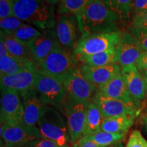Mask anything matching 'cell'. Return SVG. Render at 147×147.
I'll use <instances>...</instances> for the list:
<instances>
[{
  "mask_svg": "<svg viewBox=\"0 0 147 147\" xmlns=\"http://www.w3.org/2000/svg\"><path fill=\"white\" fill-rule=\"evenodd\" d=\"M76 18L82 36L119 32L117 25L119 16L103 0H95Z\"/></svg>",
  "mask_w": 147,
  "mask_h": 147,
  "instance_id": "1",
  "label": "cell"
},
{
  "mask_svg": "<svg viewBox=\"0 0 147 147\" xmlns=\"http://www.w3.org/2000/svg\"><path fill=\"white\" fill-rule=\"evenodd\" d=\"M14 16L42 30L53 29L56 25L54 6L42 0H16Z\"/></svg>",
  "mask_w": 147,
  "mask_h": 147,
  "instance_id": "2",
  "label": "cell"
},
{
  "mask_svg": "<svg viewBox=\"0 0 147 147\" xmlns=\"http://www.w3.org/2000/svg\"><path fill=\"white\" fill-rule=\"evenodd\" d=\"M37 126L42 138L52 140L61 147L69 146L68 144L71 143L67 121L56 108L49 106Z\"/></svg>",
  "mask_w": 147,
  "mask_h": 147,
  "instance_id": "3",
  "label": "cell"
},
{
  "mask_svg": "<svg viewBox=\"0 0 147 147\" xmlns=\"http://www.w3.org/2000/svg\"><path fill=\"white\" fill-rule=\"evenodd\" d=\"M37 73L35 89L41 100L46 105L56 108L63 114L64 104L67 99L63 82L40 68H38Z\"/></svg>",
  "mask_w": 147,
  "mask_h": 147,
  "instance_id": "4",
  "label": "cell"
},
{
  "mask_svg": "<svg viewBox=\"0 0 147 147\" xmlns=\"http://www.w3.org/2000/svg\"><path fill=\"white\" fill-rule=\"evenodd\" d=\"M122 35L119 31L82 36L73 49V54L81 61L90 55L115 49L119 45Z\"/></svg>",
  "mask_w": 147,
  "mask_h": 147,
  "instance_id": "5",
  "label": "cell"
},
{
  "mask_svg": "<svg viewBox=\"0 0 147 147\" xmlns=\"http://www.w3.org/2000/svg\"><path fill=\"white\" fill-rule=\"evenodd\" d=\"M38 65L46 73L62 82L71 71L78 68L77 58L61 45L57 47Z\"/></svg>",
  "mask_w": 147,
  "mask_h": 147,
  "instance_id": "6",
  "label": "cell"
},
{
  "mask_svg": "<svg viewBox=\"0 0 147 147\" xmlns=\"http://www.w3.org/2000/svg\"><path fill=\"white\" fill-rule=\"evenodd\" d=\"M89 103L67 98L64 104L63 114L67 121L71 143L73 146L83 137Z\"/></svg>",
  "mask_w": 147,
  "mask_h": 147,
  "instance_id": "7",
  "label": "cell"
},
{
  "mask_svg": "<svg viewBox=\"0 0 147 147\" xmlns=\"http://www.w3.org/2000/svg\"><path fill=\"white\" fill-rule=\"evenodd\" d=\"M1 138L5 144L21 147L42 138L38 126H29L24 123L1 125Z\"/></svg>",
  "mask_w": 147,
  "mask_h": 147,
  "instance_id": "8",
  "label": "cell"
},
{
  "mask_svg": "<svg viewBox=\"0 0 147 147\" xmlns=\"http://www.w3.org/2000/svg\"><path fill=\"white\" fill-rule=\"evenodd\" d=\"M92 102L100 110L104 119L125 115H138L140 112L138 103L126 102L111 98L97 90L92 97Z\"/></svg>",
  "mask_w": 147,
  "mask_h": 147,
  "instance_id": "9",
  "label": "cell"
},
{
  "mask_svg": "<svg viewBox=\"0 0 147 147\" xmlns=\"http://www.w3.org/2000/svg\"><path fill=\"white\" fill-rule=\"evenodd\" d=\"M67 98L78 102H90L97 88L84 76L80 67L74 69L63 81Z\"/></svg>",
  "mask_w": 147,
  "mask_h": 147,
  "instance_id": "10",
  "label": "cell"
},
{
  "mask_svg": "<svg viewBox=\"0 0 147 147\" xmlns=\"http://www.w3.org/2000/svg\"><path fill=\"white\" fill-rule=\"evenodd\" d=\"M24 108L20 94L16 91L1 89V125L23 122Z\"/></svg>",
  "mask_w": 147,
  "mask_h": 147,
  "instance_id": "11",
  "label": "cell"
},
{
  "mask_svg": "<svg viewBox=\"0 0 147 147\" xmlns=\"http://www.w3.org/2000/svg\"><path fill=\"white\" fill-rule=\"evenodd\" d=\"M24 108L23 123L29 126H36L48 109L36 89L20 94Z\"/></svg>",
  "mask_w": 147,
  "mask_h": 147,
  "instance_id": "12",
  "label": "cell"
},
{
  "mask_svg": "<svg viewBox=\"0 0 147 147\" xmlns=\"http://www.w3.org/2000/svg\"><path fill=\"white\" fill-rule=\"evenodd\" d=\"M79 31L76 16L63 14L58 18L56 25L57 36L60 45L65 49H74L79 40Z\"/></svg>",
  "mask_w": 147,
  "mask_h": 147,
  "instance_id": "13",
  "label": "cell"
},
{
  "mask_svg": "<svg viewBox=\"0 0 147 147\" xmlns=\"http://www.w3.org/2000/svg\"><path fill=\"white\" fill-rule=\"evenodd\" d=\"M59 45H61L56 31L47 29L44 30L40 36L31 41L27 46L33 59L39 63Z\"/></svg>",
  "mask_w": 147,
  "mask_h": 147,
  "instance_id": "14",
  "label": "cell"
},
{
  "mask_svg": "<svg viewBox=\"0 0 147 147\" xmlns=\"http://www.w3.org/2000/svg\"><path fill=\"white\" fill-rule=\"evenodd\" d=\"M115 50L117 63L121 67L136 65L142 53L138 43L129 32L124 33L122 35Z\"/></svg>",
  "mask_w": 147,
  "mask_h": 147,
  "instance_id": "15",
  "label": "cell"
},
{
  "mask_svg": "<svg viewBox=\"0 0 147 147\" xmlns=\"http://www.w3.org/2000/svg\"><path fill=\"white\" fill-rule=\"evenodd\" d=\"M37 69H26L12 75L1 76V89L14 90L19 94L34 89L38 77Z\"/></svg>",
  "mask_w": 147,
  "mask_h": 147,
  "instance_id": "16",
  "label": "cell"
},
{
  "mask_svg": "<svg viewBox=\"0 0 147 147\" xmlns=\"http://www.w3.org/2000/svg\"><path fill=\"white\" fill-rule=\"evenodd\" d=\"M121 74L130 95L136 102L146 97V84L144 76L139 72L136 65L121 67Z\"/></svg>",
  "mask_w": 147,
  "mask_h": 147,
  "instance_id": "17",
  "label": "cell"
},
{
  "mask_svg": "<svg viewBox=\"0 0 147 147\" xmlns=\"http://www.w3.org/2000/svg\"><path fill=\"white\" fill-rule=\"evenodd\" d=\"M79 67L84 76L93 84L97 89L121 71V66L117 63L100 67L83 64Z\"/></svg>",
  "mask_w": 147,
  "mask_h": 147,
  "instance_id": "18",
  "label": "cell"
},
{
  "mask_svg": "<svg viewBox=\"0 0 147 147\" xmlns=\"http://www.w3.org/2000/svg\"><path fill=\"white\" fill-rule=\"evenodd\" d=\"M97 90L111 98L126 102H137L132 98L129 93L121 71Z\"/></svg>",
  "mask_w": 147,
  "mask_h": 147,
  "instance_id": "19",
  "label": "cell"
},
{
  "mask_svg": "<svg viewBox=\"0 0 147 147\" xmlns=\"http://www.w3.org/2000/svg\"><path fill=\"white\" fill-rule=\"evenodd\" d=\"M35 68L36 64L33 59L16 57L10 54L0 57V77Z\"/></svg>",
  "mask_w": 147,
  "mask_h": 147,
  "instance_id": "20",
  "label": "cell"
},
{
  "mask_svg": "<svg viewBox=\"0 0 147 147\" xmlns=\"http://www.w3.org/2000/svg\"><path fill=\"white\" fill-rule=\"evenodd\" d=\"M136 116L125 115L104 119L101 125V130L113 134H127L134 125Z\"/></svg>",
  "mask_w": 147,
  "mask_h": 147,
  "instance_id": "21",
  "label": "cell"
},
{
  "mask_svg": "<svg viewBox=\"0 0 147 147\" xmlns=\"http://www.w3.org/2000/svg\"><path fill=\"white\" fill-rule=\"evenodd\" d=\"M103 120L104 118L100 110L95 103L92 101L90 102L87 108L85 126L82 138L89 136L100 131Z\"/></svg>",
  "mask_w": 147,
  "mask_h": 147,
  "instance_id": "22",
  "label": "cell"
},
{
  "mask_svg": "<svg viewBox=\"0 0 147 147\" xmlns=\"http://www.w3.org/2000/svg\"><path fill=\"white\" fill-rule=\"evenodd\" d=\"M0 39L2 40L3 42H4L7 50L10 55L18 58L33 59L27 46L18 41L13 36L6 34L1 32Z\"/></svg>",
  "mask_w": 147,
  "mask_h": 147,
  "instance_id": "23",
  "label": "cell"
},
{
  "mask_svg": "<svg viewBox=\"0 0 147 147\" xmlns=\"http://www.w3.org/2000/svg\"><path fill=\"white\" fill-rule=\"evenodd\" d=\"M116 49L90 55L81 60L84 64L89 66H105L117 63Z\"/></svg>",
  "mask_w": 147,
  "mask_h": 147,
  "instance_id": "24",
  "label": "cell"
},
{
  "mask_svg": "<svg viewBox=\"0 0 147 147\" xmlns=\"http://www.w3.org/2000/svg\"><path fill=\"white\" fill-rule=\"evenodd\" d=\"M95 0H61L58 8L60 15L77 16Z\"/></svg>",
  "mask_w": 147,
  "mask_h": 147,
  "instance_id": "25",
  "label": "cell"
},
{
  "mask_svg": "<svg viewBox=\"0 0 147 147\" xmlns=\"http://www.w3.org/2000/svg\"><path fill=\"white\" fill-rule=\"evenodd\" d=\"M127 134H113L109 132L100 131L96 134L89 136L84 137L81 139L91 140L100 147H106L110 145L114 144L115 143L122 142L125 138Z\"/></svg>",
  "mask_w": 147,
  "mask_h": 147,
  "instance_id": "26",
  "label": "cell"
},
{
  "mask_svg": "<svg viewBox=\"0 0 147 147\" xmlns=\"http://www.w3.org/2000/svg\"><path fill=\"white\" fill-rule=\"evenodd\" d=\"M119 18H127L133 10L135 0H103Z\"/></svg>",
  "mask_w": 147,
  "mask_h": 147,
  "instance_id": "27",
  "label": "cell"
},
{
  "mask_svg": "<svg viewBox=\"0 0 147 147\" xmlns=\"http://www.w3.org/2000/svg\"><path fill=\"white\" fill-rule=\"evenodd\" d=\"M42 32L36 27L26 24L14 32L12 36L27 46L31 41L40 36Z\"/></svg>",
  "mask_w": 147,
  "mask_h": 147,
  "instance_id": "28",
  "label": "cell"
},
{
  "mask_svg": "<svg viewBox=\"0 0 147 147\" xmlns=\"http://www.w3.org/2000/svg\"><path fill=\"white\" fill-rule=\"evenodd\" d=\"M25 25L26 24L14 16L3 18L0 21L1 32L9 35H12L17 29Z\"/></svg>",
  "mask_w": 147,
  "mask_h": 147,
  "instance_id": "29",
  "label": "cell"
},
{
  "mask_svg": "<svg viewBox=\"0 0 147 147\" xmlns=\"http://www.w3.org/2000/svg\"><path fill=\"white\" fill-rule=\"evenodd\" d=\"M129 32L138 43L142 52H147V29L130 27Z\"/></svg>",
  "mask_w": 147,
  "mask_h": 147,
  "instance_id": "30",
  "label": "cell"
},
{
  "mask_svg": "<svg viewBox=\"0 0 147 147\" xmlns=\"http://www.w3.org/2000/svg\"><path fill=\"white\" fill-rule=\"evenodd\" d=\"M125 147H147V140L138 130H134L130 134Z\"/></svg>",
  "mask_w": 147,
  "mask_h": 147,
  "instance_id": "31",
  "label": "cell"
},
{
  "mask_svg": "<svg viewBox=\"0 0 147 147\" xmlns=\"http://www.w3.org/2000/svg\"><path fill=\"white\" fill-rule=\"evenodd\" d=\"M16 0H0V18L14 16V5Z\"/></svg>",
  "mask_w": 147,
  "mask_h": 147,
  "instance_id": "32",
  "label": "cell"
},
{
  "mask_svg": "<svg viewBox=\"0 0 147 147\" xmlns=\"http://www.w3.org/2000/svg\"><path fill=\"white\" fill-rule=\"evenodd\" d=\"M131 27L147 29V12L134 15L131 22Z\"/></svg>",
  "mask_w": 147,
  "mask_h": 147,
  "instance_id": "33",
  "label": "cell"
},
{
  "mask_svg": "<svg viewBox=\"0 0 147 147\" xmlns=\"http://www.w3.org/2000/svg\"><path fill=\"white\" fill-rule=\"evenodd\" d=\"M25 147H61L59 146V145L53 142L52 140L48 139L41 138L39 140H37L34 142L29 143L26 145H25ZM70 147V146H67Z\"/></svg>",
  "mask_w": 147,
  "mask_h": 147,
  "instance_id": "34",
  "label": "cell"
},
{
  "mask_svg": "<svg viewBox=\"0 0 147 147\" xmlns=\"http://www.w3.org/2000/svg\"><path fill=\"white\" fill-rule=\"evenodd\" d=\"M133 10L135 15L147 12V0H135Z\"/></svg>",
  "mask_w": 147,
  "mask_h": 147,
  "instance_id": "35",
  "label": "cell"
},
{
  "mask_svg": "<svg viewBox=\"0 0 147 147\" xmlns=\"http://www.w3.org/2000/svg\"><path fill=\"white\" fill-rule=\"evenodd\" d=\"M136 65L139 70H147V52H142L137 61Z\"/></svg>",
  "mask_w": 147,
  "mask_h": 147,
  "instance_id": "36",
  "label": "cell"
},
{
  "mask_svg": "<svg viewBox=\"0 0 147 147\" xmlns=\"http://www.w3.org/2000/svg\"><path fill=\"white\" fill-rule=\"evenodd\" d=\"M74 147H100L91 140H87L80 139L76 144L74 146Z\"/></svg>",
  "mask_w": 147,
  "mask_h": 147,
  "instance_id": "37",
  "label": "cell"
},
{
  "mask_svg": "<svg viewBox=\"0 0 147 147\" xmlns=\"http://www.w3.org/2000/svg\"><path fill=\"white\" fill-rule=\"evenodd\" d=\"M8 51L7 50L6 47H5L4 42H3L2 40L0 39V57H3L5 55H8Z\"/></svg>",
  "mask_w": 147,
  "mask_h": 147,
  "instance_id": "38",
  "label": "cell"
},
{
  "mask_svg": "<svg viewBox=\"0 0 147 147\" xmlns=\"http://www.w3.org/2000/svg\"><path fill=\"white\" fill-rule=\"evenodd\" d=\"M43 1H45V3H47V4L53 5L54 6L55 5H56L57 3L60 2L61 0H42Z\"/></svg>",
  "mask_w": 147,
  "mask_h": 147,
  "instance_id": "39",
  "label": "cell"
},
{
  "mask_svg": "<svg viewBox=\"0 0 147 147\" xmlns=\"http://www.w3.org/2000/svg\"><path fill=\"white\" fill-rule=\"evenodd\" d=\"M106 147H124V145H123V144L122 142H120L115 143V144H114L110 145V146H106Z\"/></svg>",
  "mask_w": 147,
  "mask_h": 147,
  "instance_id": "40",
  "label": "cell"
},
{
  "mask_svg": "<svg viewBox=\"0 0 147 147\" xmlns=\"http://www.w3.org/2000/svg\"><path fill=\"white\" fill-rule=\"evenodd\" d=\"M143 76H144L145 84H146V91L147 93V70L144 71V75H143Z\"/></svg>",
  "mask_w": 147,
  "mask_h": 147,
  "instance_id": "41",
  "label": "cell"
},
{
  "mask_svg": "<svg viewBox=\"0 0 147 147\" xmlns=\"http://www.w3.org/2000/svg\"><path fill=\"white\" fill-rule=\"evenodd\" d=\"M1 147H14V146H9V145L5 144V143H4V144H3V140H1Z\"/></svg>",
  "mask_w": 147,
  "mask_h": 147,
  "instance_id": "42",
  "label": "cell"
},
{
  "mask_svg": "<svg viewBox=\"0 0 147 147\" xmlns=\"http://www.w3.org/2000/svg\"><path fill=\"white\" fill-rule=\"evenodd\" d=\"M144 125H145V129H146V131L147 133V114L144 119Z\"/></svg>",
  "mask_w": 147,
  "mask_h": 147,
  "instance_id": "43",
  "label": "cell"
}]
</instances>
